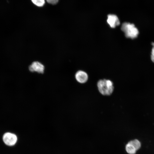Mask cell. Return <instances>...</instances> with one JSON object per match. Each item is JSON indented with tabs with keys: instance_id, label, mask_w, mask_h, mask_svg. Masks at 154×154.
I'll list each match as a JSON object with an SVG mask.
<instances>
[{
	"instance_id": "1",
	"label": "cell",
	"mask_w": 154,
	"mask_h": 154,
	"mask_svg": "<svg viewBox=\"0 0 154 154\" xmlns=\"http://www.w3.org/2000/svg\"><path fill=\"white\" fill-rule=\"evenodd\" d=\"M97 86L100 92L102 95L106 96L110 95L114 89L113 82L108 80H99L97 83Z\"/></svg>"
},
{
	"instance_id": "2",
	"label": "cell",
	"mask_w": 154,
	"mask_h": 154,
	"mask_svg": "<svg viewBox=\"0 0 154 154\" xmlns=\"http://www.w3.org/2000/svg\"><path fill=\"white\" fill-rule=\"evenodd\" d=\"M121 29L124 33L126 37L132 39L136 38L139 33L138 29L134 25L129 23H123Z\"/></svg>"
},
{
	"instance_id": "3",
	"label": "cell",
	"mask_w": 154,
	"mask_h": 154,
	"mask_svg": "<svg viewBox=\"0 0 154 154\" xmlns=\"http://www.w3.org/2000/svg\"><path fill=\"white\" fill-rule=\"evenodd\" d=\"M3 139L4 143L10 146L15 145L17 140V135L15 134L10 132L5 133L3 135Z\"/></svg>"
},
{
	"instance_id": "4",
	"label": "cell",
	"mask_w": 154,
	"mask_h": 154,
	"mask_svg": "<svg viewBox=\"0 0 154 154\" xmlns=\"http://www.w3.org/2000/svg\"><path fill=\"white\" fill-rule=\"evenodd\" d=\"M29 69L31 72L43 73L44 71V66L41 62L38 61H34L29 66Z\"/></svg>"
},
{
	"instance_id": "5",
	"label": "cell",
	"mask_w": 154,
	"mask_h": 154,
	"mask_svg": "<svg viewBox=\"0 0 154 154\" xmlns=\"http://www.w3.org/2000/svg\"><path fill=\"white\" fill-rule=\"evenodd\" d=\"M107 21L108 24L112 28H114L120 24V21L118 17L113 14L108 15Z\"/></svg>"
},
{
	"instance_id": "6",
	"label": "cell",
	"mask_w": 154,
	"mask_h": 154,
	"mask_svg": "<svg viewBox=\"0 0 154 154\" xmlns=\"http://www.w3.org/2000/svg\"><path fill=\"white\" fill-rule=\"evenodd\" d=\"M76 80L81 83H84L87 82L88 76L87 74L85 72L79 70L77 72L75 75Z\"/></svg>"
},
{
	"instance_id": "7",
	"label": "cell",
	"mask_w": 154,
	"mask_h": 154,
	"mask_svg": "<svg viewBox=\"0 0 154 154\" xmlns=\"http://www.w3.org/2000/svg\"><path fill=\"white\" fill-rule=\"evenodd\" d=\"M125 149L127 152L129 154H135L137 151L130 141L126 145Z\"/></svg>"
},
{
	"instance_id": "8",
	"label": "cell",
	"mask_w": 154,
	"mask_h": 154,
	"mask_svg": "<svg viewBox=\"0 0 154 154\" xmlns=\"http://www.w3.org/2000/svg\"><path fill=\"white\" fill-rule=\"evenodd\" d=\"M32 3L38 7H42L45 3V0H31Z\"/></svg>"
},
{
	"instance_id": "9",
	"label": "cell",
	"mask_w": 154,
	"mask_h": 154,
	"mask_svg": "<svg viewBox=\"0 0 154 154\" xmlns=\"http://www.w3.org/2000/svg\"><path fill=\"white\" fill-rule=\"evenodd\" d=\"M130 141L134 146L137 150L140 148L141 145L140 142L138 140L135 139Z\"/></svg>"
},
{
	"instance_id": "10",
	"label": "cell",
	"mask_w": 154,
	"mask_h": 154,
	"mask_svg": "<svg viewBox=\"0 0 154 154\" xmlns=\"http://www.w3.org/2000/svg\"><path fill=\"white\" fill-rule=\"evenodd\" d=\"M153 47L152 49L151 55V59L152 61L154 62V42H152Z\"/></svg>"
},
{
	"instance_id": "11",
	"label": "cell",
	"mask_w": 154,
	"mask_h": 154,
	"mask_svg": "<svg viewBox=\"0 0 154 154\" xmlns=\"http://www.w3.org/2000/svg\"><path fill=\"white\" fill-rule=\"evenodd\" d=\"M47 2L51 4L54 5L56 4L59 0H46Z\"/></svg>"
}]
</instances>
